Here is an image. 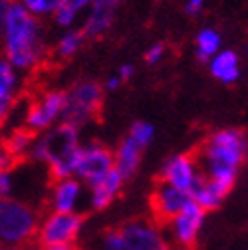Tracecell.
<instances>
[{"label":"cell","instance_id":"3957f363","mask_svg":"<svg viewBox=\"0 0 248 250\" xmlns=\"http://www.w3.org/2000/svg\"><path fill=\"white\" fill-rule=\"evenodd\" d=\"M80 147V129H76L70 123L60 121L40 137H34L32 149L28 155L34 161L44 163L54 179H64L74 177Z\"/></svg>","mask_w":248,"mask_h":250},{"label":"cell","instance_id":"8fae6325","mask_svg":"<svg viewBox=\"0 0 248 250\" xmlns=\"http://www.w3.org/2000/svg\"><path fill=\"white\" fill-rule=\"evenodd\" d=\"M203 179V171L201 165L197 161L195 155L191 153H179L169 157L161 169V181L175 187L179 191L185 193H193V189L199 185V181Z\"/></svg>","mask_w":248,"mask_h":250},{"label":"cell","instance_id":"7c38bea8","mask_svg":"<svg viewBox=\"0 0 248 250\" xmlns=\"http://www.w3.org/2000/svg\"><path fill=\"white\" fill-rule=\"evenodd\" d=\"M85 185L76 177L56 179L50 191V207L54 212H78L83 207Z\"/></svg>","mask_w":248,"mask_h":250},{"label":"cell","instance_id":"d4e9b609","mask_svg":"<svg viewBox=\"0 0 248 250\" xmlns=\"http://www.w3.org/2000/svg\"><path fill=\"white\" fill-rule=\"evenodd\" d=\"M127 137L133 139L139 147L145 149V147L153 141V137H155V127H153L151 123H147V121H135L131 127H129Z\"/></svg>","mask_w":248,"mask_h":250},{"label":"cell","instance_id":"cb8c5ba5","mask_svg":"<svg viewBox=\"0 0 248 250\" xmlns=\"http://www.w3.org/2000/svg\"><path fill=\"white\" fill-rule=\"evenodd\" d=\"M16 2L36 18H48L54 16V12L64 0H16Z\"/></svg>","mask_w":248,"mask_h":250},{"label":"cell","instance_id":"30bf717a","mask_svg":"<svg viewBox=\"0 0 248 250\" xmlns=\"http://www.w3.org/2000/svg\"><path fill=\"white\" fill-rule=\"evenodd\" d=\"M205 218L207 212L203 208H199L195 203L187 205L171 221H167V242L183 250L193 248L199 242L201 230L205 227Z\"/></svg>","mask_w":248,"mask_h":250},{"label":"cell","instance_id":"603a6c76","mask_svg":"<svg viewBox=\"0 0 248 250\" xmlns=\"http://www.w3.org/2000/svg\"><path fill=\"white\" fill-rule=\"evenodd\" d=\"M32 143H34V133L28 131V129L24 127V129L12 131V133L8 135V139H6L4 145L8 147V151L14 155V157L18 159V157H24V155L30 153V149H32Z\"/></svg>","mask_w":248,"mask_h":250},{"label":"cell","instance_id":"83f0119b","mask_svg":"<svg viewBox=\"0 0 248 250\" xmlns=\"http://www.w3.org/2000/svg\"><path fill=\"white\" fill-rule=\"evenodd\" d=\"M16 165V157L8 151L4 143H0V171H10Z\"/></svg>","mask_w":248,"mask_h":250},{"label":"cell","instance_id":"836d02e7","mask_svg":"<svg viewBox=\"0 0 248 250\" xmlns=\"http://www.w3.org/2000/svg\"><path fill=\"white\" fill-rule=\"evenodd\" d=\"M0 250H12V248H8V246H2V244H0Z\"/></svg>","mask_w":248,"mask_h":250},{"label":"cell","instance_id":"ffe728a7","mask_svg":"<svg viewBox=\"0 0 248 250\" xmlns=\"http://www.w3.org/2000/svg\"><path fill=\"white\" fill-rule=\"evenodd\" d=\"M89 4H91V0H64V2L58 6V10L54 12L52 18L62 28H74L76 22L82 16H85Z\"/></svg>","mask_w":248,"mask_h":250},{"label":"cell","instance_id":"9c48e42d","mask_svg":"<svg viewBox=\"0 0 248 250\" xmlns=\"http://www.w3.org/2000/svg\"><path fill=\"white\" fill-rule=\"evenodd\" d=\"M111 171H113L111 149H107L103 143H82L74 167V177L80 183L91 187Z\"/></svg>","mask_w":248,"mask_h":250},{"label":"cell","instance_id":"d6a6232c","mask_svg":"<svg viewBox=\"0 0 248 250\" xmlns=\"http://www.w3.org/2000/svg\"><path fill=\"white\" fill-rule=\"evenodd\" d=\"M36 250H76L74 246H38Z\"/></svg>","mask_w":248,"mask_h":250},{"label":"cell","instance_id":"277c9868","mask_svg":"<svg viewBox=\"0 0 248 250\" xmlns=\"http://www.w3.org/2000/svg\"><path fill=\"white\" fill-rule=\"evenodd\" d=\"M40 216L32 205L20 199H0V244L12 250L22 248L36 238Z\"/></svg>","mask_w":248,"mask_h":250},{"label":"cell","instance_id":"4dcf8cb0","mask_svg":"<svg viewBox=\"0 0 248 250\" xmlns=\"http://www.w3.org/2000/svg\"><path fill=\"white\" fill-rule=\"evenodd\" d=\"M133 72H135L133 64H123V66H119L117 76H119V80H121V82H127V80L133 76Z\"/></svg>","mask_w":248,"mask_h":250},{"label":"cell","instance_id":"e0dca14e","mask_svg":"<svg viewBox=\"0 0 248 250\" xmlns=\"http://www.w3.org/2000/svg\"><path fill=\"white\" fill-rule=\"evenodd\" d=\"M208 70H210V76L216 80V82H221L223 85H232L240 80V58L236 52L232 50H219L216 52L208 62Z\"/></svg>","mask_w":248,"mask_h":250},{"label":"cell","instance_id":"d6986e66","mask_svg":"<svg viewBox=\"0 0 248 250\" xmlns=\"http://www.w3.org/2000/svg\"><path fill=\"white\" fill-rule=\"evenodd\" d=\"M141 157H143V147H139L133 139L125 137L113 151V169L123 179H129L137 173L141 165Z\"/></svg>","mask_w":248,"mask_h":250},{"label":"cell","instance_id":"44dd1931","mask_svg":"<svg viewBox=\"0 0 248 250\" xmlns=\"http://www.w3.org/2000/svg\"><path fill=\"white\" fill-rule=\"evenodd\" d=\"M223 50V38L214 28H203L195 38V54L201 62H208L216 52Z\"/></svg>","mask_w":248,"mask_h":250},{"label":"cell","instance_id":"f546056e","mask_svg":"<svg viewBox=\"0 0 248 250\" xmlns=\"http://www.w3.org/2000/svg\"><path fill=\"white\" fill-rule=\"evenodd\" d=\"M14 2H16V0H0V32H2L6 14H8V10H10V6H12Z\"/></svg>","mask_w":248,"mask_h":250},{"label":"cell","instance_id":"9a60e30c","mask_svg":"<svg viewBox=\"0 0 248 250\" xmlns=\"http://www.w3.org/2000/svg\"><path fill=\"white\" fill-rule=\"evenodd\" d=\"M123 183H125V179L113 169L103 179L87 187V205L94 210H103V208L111 207V203L119 197V193L123 189Z\"/></svg>","mask_w":248,"mask_h":250},{"label":"cell","instance_id":"5bb4252c","mask_svg":"<svg viewBox=\"0 0 248 250\" xmlns=\"http://www.w3.org/2000/svg\"><path fill=\"white\" fill-rule=\"evenodd\" d=\"M119 4H121V0H91V4L83 16L82 34L85 38L103 36L113 24Z\"/></svg>","mask_w":248,"mask_h":250},{"label":"cell","instance_id":"1f68e13d","mask_svg":"<svg viewBox=\"0 0 248 250\" xmlns=\"http://www.w3.org/2000/svg\"><path fill=\"white\" fill-rule=\"evenodd\" d=\"M121 83H123V82L119 80V76H117V74H113V76H109V78H107V82H105V89H107V91H115V89H119V87H121Z\"/></svg>","mask_w":248,"mask_h":250},{"label":"cell","instance_id":"f1b7e54d","mask_svg":"<svg viewBox=\"0 0 248 250\" xmlns=\"http://www.w3.org/2000/svg\"><path fill=\"white\" fill-rule=\"evenodd\" d=\"M205 4H207V0H187V2H185V12L191 16H197L203 12Z\"/></svg>","mask_w":248,"mask_h":250},{"label":"cell","instance_id":"4316f807","mask_svg":"<svg viewBox=\"0 0 248 250\" xmlns=\"http://www.w3.org/2000/svg\"><path fill=\"white\" fill-rule=\"evenodd\" d=\"M165 46L163 44H153V46H149L147 48V52H145V62L149 66H155V64H159V62L165 58Z\"/></svg>","mask_w":248,"mask_h":250},{"label":"cell","instance_id":"7402d4cb","mask_svg":"<svg viewBox=\"0 0 248 250\" xmlns=\"http://www.w3.org/2000/svg\"><path fill=\"white\" fill-rule=\"evenodd\" d=\"M83 34H82V30H76V28H68L64 34H62L54 46V54L58 60H70L74 58L80 48L83 46Z\"/></svg>","mask_w":248,"mask_h":250},{"label":"cell","instance_id":"ba28073f","mask_svg":"<svg viewBox=\"0 0 248 250\" xmlns=\"http://www.w3.org/2000/svg\"><path fill=\"white\" fill-rule=\"evenodd\" d=\"M66 109V91L48 89L28 105L24 115V127L32 133H44L58 125Z\"/></svg>","mask_w":248,"mask_h":250},{"label":"cell","instance_id":"6da1fadb","mask_svg":"<svg viewBox=\"0 0 248 250\" xmlns=\"http://www.w3.org/2000/svg\"><path fill=\"white\" fill-rule=\"evenodd\" d=\"M4 60L18 72H32L44 64L48 56L46 34L40 18L14 2L6 14L0 32Z\"/></svg>","mask_w":248,"mask_h":250},{"label":"cell","instance_id":"2e32d148","mask_svg":"<svg viewBox=\"0 0 248 250\" xmlns=\"http://www.w3.org/2000/svg\"><path fill=\"white\" fill-rule=\"evenodd\" d=\"M20 85H22L20 72L14 70L6 60H0V125L8 119L18 100Z\"/></svg>","mask_w":248,"mask_h":250},{"label":"cell","instance_id":"7a4b0ae2","mask_svg":"<svg viewBox=\"0 0 248 250\" xmlns=\"http://www.w3.org/2000/svg\"><path fill=\"white\" fill-rule=\"evenodd\" d=\"M246 149L248 141L244 131L232 127L214 131L199 149L197 161L201 165L203 177L232 189L244 165Z\"/></svg>","mask_w":248,"mask_h":250},{"label":"cell","instance_id":"4fadbf2b","mask_svg":"<svg viewBox=\"0 0 248 250\" xmlns=\"http://www.w3.org/2000/svg\"><path fill=\"white\" fill-rule=\"evenodd\" d=\"M191 203H193V199L189 193L179 191L163 181L157 183V187H155V191L151 195V210H153L155 218H157V221H163V223L171 221L177 212H181Z\"/></svg>","mask_w":248,"mask_h":250},{"label":"cell","instance_id":"8992f818","mask_svg":"<svg viewBox=\"0 0 248 250\" xmlns=\"http://www.w3.org/2000/svg\"><path fill=\"white\" fill-rule=\"evenodd\" d=\"M103 102V87L98 82L82 80L72 89L66 91V109L62 121L74 125L76 129H82L83 125L91 123Z\"/></svg>","mask_w":248,"mask_h":250},{"label":"cell","instance_id":"484cf974","mask_svg":"<svg viewBox=\"0 0 248 250\" xmlns=\"http://www.w3.org/2000/svg\"><path fill=\"white\" fill-rule=\"evenodd\" d=\"M16 191V177L14 171H0V199L14 197Z\"/></svg>","mask_w":248,"mask_h":250},{"label":"cell","instance_id":"52a82bcc","mask_svg":"<svg viewBox=\"0 0 248 250\" xmlns=\"http://www.w3.org/2000/svg\"><path fill=\"white\" fill-rule=\"evenodd\" d=\"M83 230L80 212H50L38 223L36 238L40 246H74Z\"/></svg>","mask_w":248,"mask_h":250},{"label":"cell","instance_id":"ac0fdd59","mask_svg":"<svg viewBox=\"0 0 248 250\" xmlns=\"http://www.w3.org/2000/svg\"><path fill=\"white\" fill-rule=\"evenodd\" d=\"M228 193H230L228 187L216 183V181H212V179L203 177V179L199 181V185L193 189L191 199H193V203H195L199 208H203L205 212H208V210H216V208H219V207L225 203V199H227Z\"/></svg>","mask_w":248,"mask_h":250},{"label":"cell","instance_id":"5b68a950","mask_svg":"<svg viewBox=\"0 0 248 250\" xmlns=\"http://www.w3.org/2000/svg\"><path fill=\"white\" fill-rule=\"evenodd\" d=\"M103 250H173L163 230L149 221H129L103 234Z\"/></svg>","mask_w":248,"mask_h":250}]
</instances>
